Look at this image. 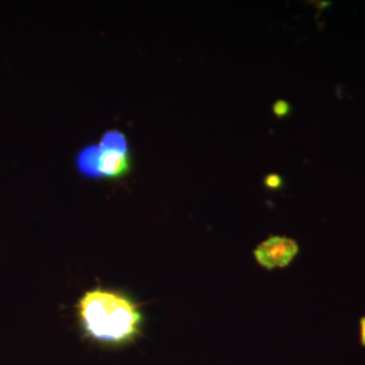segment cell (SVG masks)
I'll return each mask as SVG.
<instances>
[{
	"mask_svg": "<svg viewBox=\"0 0 365 365\" xmlns=\"http://www.w3.org/2000/svg\"><path fill=\"white\" fill-rule=\"evenodd\" d=\"M78 324L88 339L106 345H123L138 337L143 313L137 302L126 294L96 287L78 299Z\"/></svg>",
	"mask_w": 365,
	"mask_h": 365,
	"instance_id": "obj_1",
	"label": "cell"
},
{
	"mask_svg": "<svg viewBox=\"0 0 365 365\" xmlns=\"http://www.w3.org/2000/svg\"><path fill=\"white\" fill-rule=\"evenodd\" d=\"M78 173L87 179L118 180L131 170L128 137L119 130H107L99 144L87 145L75 160Z\"/></svg>",
	"mask_w": 365,
	"mask_h": 365,
	"instance_id": "obj_2",
	"label": "cell"
},
{
	"mask_svg": "<svg viewBox=\"0 0 365 365\" xmlns=\"http://www.w3.org/2000/svg\"><path fill=\"white\" fill-rule=\"evenodd\" d=\"M299 247L297 241L283 235H272L255 250V257L261 267L274 269L288 265L298 255Z\"/></svg>",
	"mask_w": 365,
	"mask_h": 365,
	"instance_id": "obj_3",
	"label": "cell"
},
{
	"mask_svg": "<svg viewBox=\"0 0 365 365\" xmlns=\"http://www.w3.org/2000/svg\"><path fill=\"white\" fill-rule=\"evenodd\" d=\"M272 110H274V117L282 119V118L288 117L292 108L287 101H276L272 106Z\"/></svg>",
	"mask_w": 365,
	"mask_h": 365,
	"instance_id": "obj_4",
	"label": "cell"
},
{
	"mask_svg": "<svg viewBox=\"0 0 365 365\" xmlns=\"http://www.w3.org/2000/svg\"><path fill=\"white\" fill-rule=\"evenodd\" d=\"M264 184L269 190H279L283 185V178L280 175H277V173H271V175L265 176Z\"/></svg>",
	"mask_w": 365,
	"mask_h": 365,
	"instance_id": "obj_5",
	"label": "cell"
}]
</instances>
